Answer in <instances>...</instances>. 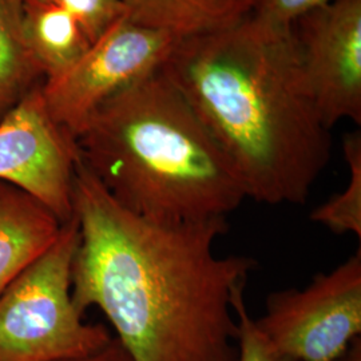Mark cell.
<instances>
[{
    "label": "cell",
    "instance_id": "cell-15",
    "mask_svg": "<svg viewBox=\"0 0 361 361\" xmlns=\"http://www.w3.org/2000/svg\"><path fill=\"white\" fill-rule=\"evenodd\" d=\"M332 0H253L250 18L277 32H292L297 20Z\"/></svg>",
    "mask_w": 361,
    "mask_h": 361
},
{
    "label": "cell",
    "instance_id": "cell-14",
    "mask_svg": "<svg viewBox=\"0 0 361 361\" xmlns=\"http://www.w3.org/2000/svg\"><path fill=\"white\" fill-rule=\"evenodd\" d=\"M70 13L94 43L125 16L121 0H49Z\"/></svg>",
    "mask_w": 361,
    "mask_h": 361
},
{
    "label": "cell",
    "instance_id": "cell-9",
    "mask_svg": "<svg viewBox=\"0 0 361 361\" xmlns=\"http://www.w3.org/2000/svg\"><path fill=\"white\" fill-rule=\"evenodd\" d=\"M61 228L35 198L0 182V295L54 244Z\"/></svg>",
    "mask_w": 361,
    "mask_h": 361
},
{
    "label": "cell",
    "instance_id": "cell-1",
    "mask_svg": "<svg viewBox=\"0 0 361 361\" xmlns=\"http://www.w3.org/2000/svg\"><path fill=\"white\" fill-rule=\"evenodd\" d=\"M73 300L98 308L131 361H235L233 301L256 261L219 256L228 219L164 225L121 207L79 161Z\"/></svg>",
    "mask_w": 361,
    "mask_h": 361
},
{
    "label": "cell",
    "instance_id": "cell-10",
    "mask_svg": "<svg viewBox=\"0 0 361 361\" xmlns=\"http://www.w3.org/2000/svg\"><path fill=\"white\" fill-rule=\"evenodd\" d=\"M130 22L176 40L221 32L250 16L253 0H121Z\"/></svg>",
    "mask_w": 361,
    "mask_h": 361
},
{
    "label": "cell",
    "instance_id": "cell-16",
    "mask_svg": "<svg viewBox=\"0 0 361 361\" xmlns=\"http://www.w3.org/2000/svg\"><path fill=\"white\" fill-rule=\"evenodd\" d=\"M233 307L237 319L235 361H290L271 348L259 332L256 320L250 316L246 307L244 290L235 295Z\"/></svg>",
    "mask_w": 361,
    "mask_h": 361
},
{
    "label": "cell",
    "instance_id": "cell-12",
    "mask_svg": "<svg viewBox=\"0 0 361 361\" xmlns=\"http://www.w3.org/2000/svg\"><path fill=\"white\" fill-rule=\"evenodd\" d=\"M25 0H0V121L43 82L23 38Z\"/></svg>",
    "mask_w": 361,
    "mask_h": 361
},
{
    "label": "cell",
    "instance_id": "cell-5",
    "mask_svg": "<svg viewBox=\"0 0 361 361\" xmlns=\"http://www.w3.org/2000/svg\"><path fill=\"white\" fill-rule=\"evenodd\" d=\"M259 332L290 361H337L361 336V250L304 288L271 293Z\"/></svg>",
    "mask_w": 361,
    "mask_h": 361
},
{
    "label": "cell",
    "instance_id": "cell-13",
    "mask_svg": "<svg viewBox=\"0 0 361 361\" xmlns=\"http://www.w3.org/2000/svg\"><path fill=\"white\" fill-rule=\"evenodd\" d=\"M343 153L348 165V185L340 193L312 210L310 219L336 234L361 237V134L344 137Z\"/></svg>",
    "mask_w": 361,
    "mask_h": 361
},
{
    "label": "cell",
    "instance_id": "cell-8",
    "mask_svg": "<svg viewBox=\"0 0 361 361\" xmlns=\"http://www.w3.org/2000/svg\"><path fill=\"white\" fill-rule=\"evenodd\" d=\"M305 85L324 125L361 123V0H332L292 30Z\"/></svg>",
    "mask_w": 361,
    "mask_h": 361
},
{
    "label": "cell",
    "instance_id": "cell-2",
    "mask_svg": "<svg viewBox=\"0 0 361 361\" xmlns=\"http://www.w3.org/2000/svg\"><path fill=\"white\" fill-rule=\"evenodd\" d=\"M162 71L229 158L246 198L304 204L331 158V130L305 85L293 34L250 16L177 42Z\"/></svg>",
    "mask_w": 361,
    "mask_h": 361
},
{
    "label": "cell",
    "instance_id": "cell-7",
    "mask_svg": "<svg viewBox=\"0 0 361 361\" xmlns=\"http://www.w3.org/2000/svg\"><path fill=\"white\" fill-rule=\"evenodd\" d=\"M42 83L0 121V182L31 195L65 224L73 219L80 154L77 138L50 114Z\"/></svg>",
    "mask_w": 361,
    "mask_h": 361
},
{
    "label": "cell",
    "instance_id": "cell-4",
    "mask_svg": "<svg viewBox=\"0 0 361 361\" xmlns=\"http://www.w3.org/2000/svg\"><path fill=\"white\" fill-rule=\"evenodd\" d=\"M77 219L0 295V361H63L104 348L113 336L85 322L73 300Z\"/></svg>",
    "mask_w": 361,
    "mask_h": 361
},
{
    "label": "cell",
    "instance_id": "cell-3",
    "mask_svg": "<svg viewBox=\"0 0 361 361\" xmlns=\"http://www.w3.org/2000/svg\"><path fill=\"white\" fill-rule=\"evenodd\" d=\"M77 143L107 193L155 224L228 219L247 200L229 158L162 68L106 101Z\"/></svg>",
    "mask_w": 361,
    "mask_h": 361
},
{
    "label": "cell",
    "instance_id": "cell-17",
    "mask_svg": "<svg viewBox=\"0 0 361 361\" xmlns=\"http://www.w3.org/2000/svg\"><path fill=\"white\" fill-rule=\"evenodd\" d=\"M63 361H131V359H130L129 353L113 336L110 343L106 344L104 348L99 349L91 355H87V356H83V357Z\"/></svg>",
    "mask_w": 361,
    "mask_h": 361
},
{
    "label": "cell",
    "instance_id": "cell-11",
    "mask_svg": "<svg viewBox=\"0 0 361 361\" xmlns=\"http://www.w3.org/2000/svg\"><path fill=\"white\" fill-rule=\"evenodd\" d=\"M22 27L43 82L63 75L91 46L77 20L49 0H25Z\"/></svg>",
    "mask_w": 361,
    "mask_h": 361
},
{
    "label": "cell",
    "instance_id": "cell-6",
    "mask_svg": "<svg viewBox=\"0 0 361 361\" xmlns=\"http://www.w3.org/2000/svg\"><path fill=\"white\" fill-rule=\"evenodd\" d=\"M177 42L121 18L63 75L42 83L50 114L77 138L106 101L162 68Z\"/></svg>",
    "mask_w": 361,
    "mask_h": 361
},
{
    "label": "cell",
    "instance_id": "cell-18",
    "mask_svg": "<svg viewBox=\"0 0 361 361\" xmlns=\"http://www.w3.org/2000/svg\"><path fill=\"white\" fill-rule=\"evenodd\" d=\"M337 361H361V338H356L348 350Z\"/></svg>",
    "mask_w": 361,
    "mask_h": 361
}]
</instances>
